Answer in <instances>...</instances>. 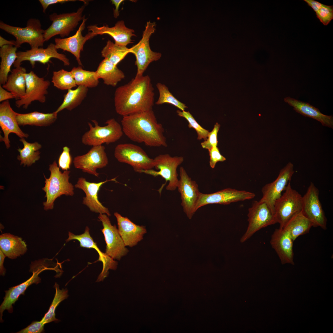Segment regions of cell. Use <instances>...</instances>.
<instances>
[{
    "label": "cell",
    "instance_id": "cell-1",
    "mask_svg": "<svg viewBox=\"0 0 333 333\" xmlns=\"http://www.w3.org/2000/svg\"><path fill=\"white\" fill-rule=\"evenodd\" d=\"M154 88L149 75L135 76L128 83L115 90V110L123 116L152 109Z\"/></svg>",
    "mask_w": 333,
    "mask_h": 333
},
{
    "label": "cell",
    "instance_id": "cell-2",
    "mask_svg": "<svg viewBox=\"0 0 333 333\" xmlns=\"http://www.w3.org/2000/svg\"><path fill=\"white\" fill-rule=\"evenodd\" d=\"M123 133L132 141L150 147H166L164 130L152 110L123 116Z\"/></svg>",
    "mask_w": 333,
    "mask_h": 333
},
{
    "label": "cell",
    "instance_id": "cell-3",
    "mask_svg": "<svg viewBox=\"0 0 333 333\" xmlns=\"http://www.w3.org/2000/svg\"><path fill=\"white\" fill-rule=\"evenodd\" d=\"M49 170L50 176L47 178L44 175L45 184L42 188L45 193V197L47 198L46 201L43 203L45 210L52 209L55 200L61 195L72 196L74 194V186L69 182L70 171L62 172L56 161L49 165Z\"/></svg>",
    "mask_w": 333,
    "mask_h": 333
},
{
    "label": "cell",
    "instance_id": "cell-4",
    "mask_svg": "<svg viewBox=\"0 0 333 333\" xmlns=\"http://www.w3.org/2000/svg\"><path fill=\"white\" fill-rule=\"evenodd\" d=\"M92 121L94 126L88 122L89 130L82 137V142L85 145L94 146L104 143L109 144L116 142L122 136L123 132L121 125L114 118L107 120L105 123L107 125L103 126H100L96 120Z\"/></svg>",
    "mask_w": 333,
    "mask_h": 333
},
{
    "label": "cell",
    "instance_id": "cell-5",
    "mask_svg": "<svg viewBox=\"0 0 333 333\" xmlns=\"http://www.w3.org/2000/svg\"><path fill=\"white\" fill-rule=\"evenodd\" d=\"M154 168L158 170L152 169L142 171L141 173H144L154 177L161 176L165 180V183L159 189L160 194L164 187L168 182L166 187V190L174 191L177 188L179 179L177 169L178 166L183 161L182 156L172 157L168 154H161L154 159Z\"/></svg>",
    "mask_w": 333,
    "mask_h": 333
},
{
    "label": "cell",
    "instance_id": "cell-6",
    "mask_svg": "<svg viewBox=\"0 0 333 333\" xmlns=\"http://www.w3.org/2000/svg\"><path fill=\"white\" fill-rule=\"evenodd\" d=\"M0 28L15 38L16 47L18 48L24 43H28L31 48L42 47L45 42L44 30L42 29L40 21L37 19H29L24 27L10 26L1 21Z\"/></svg>",
    "mask_w": 333,
    "mask_h": 333
},
{
    "label": "cell",
    "instance_id": "cell-7",
    "mask_svg": "<svg viewBox=\"0 0 333 333\" xmlns=\"http://www.w3.org/2000/svg\"><path fill=\"white\" fill-rule=\"evenodd\" d=\"M284 191L274 205L275 217L280 228H282L290 219L301 212L302 207V196L292 187L290 182Z\"/></svg>",
    "mask_w": 333,
    "mask_h": 333
},
{
    "label": "cell",
    "instance_id": "cell-8",
    "mask_svg": "<svg viewBox=\"0 0 333 333\" xmlns=\"http://www.w3.org/2000/svg\"><path fill=\"white\" fill-rule=\"evenodd\" d=\"M114 156L118 162L129 165L137 172L141 173L142 171L154 168V159L149 157L141 147L134 144L117 145L115 149Z\"/></svg>",
    "mask_w": 333,
    "mask_h": 333
},
{
    "label": "cell",
    "instance_id": "cell-9",
    "mask_svg": "<svg viewBox=\"0 0 333 333\" xmlns=\"http://www.w3.org/2000/svg\"><path fill=\"white\" fill-rule=\"evenodd\" d=\"M155 22L147 21L142 39L137 44L129 48L130 53L133 54L136 58L135 64L137 70L136 76H143L149 64L158 60L161 56L160 53L152 51L149 45L150 38L155 31Z\"/></svg>",
    "mask_w": 333,
    "mask_h": 333
},
{
    "label": "cell",
    "instance_id": "cell-10",
    "mask_svg": "<svg viewBox=\"0 0 333 333\" xmlns=\"http://www.w3.org/2000/svg\"><path fill=\"white\" fill-rule=\"evenodd\" d=\"M87 4L84 3L76 12L59 14L53 13L50 15L49 19L52 23L48 28L44 30L45 42L48 41L57 35H60L62 38L68 36L80 21L82 20L84 17L82 16V14Z\"/></svg>",
    "mask_w": 333,
    "mask_h": 333
},
{
    "label": "cell",
    "instance_id": "cell-11",
    "mask_svg": "<svg viewBox=\"0 0 333 333\" xmlns=\"http://www.w3.org/2000/svg\"><path fill=\"white\" fill-rule=\"evenodd\" d=\"M247 229L240 239L244 243L261 229L277 223L274 214L265 203L254 201L248 209Z\"/></svg>",
    "mask_w": 333,
    "mask_h": 333
},
{
    "label": "cell",
    "instance_id": "cell-12",
    "mask_svg": "<svg viewBox=\"0 0 333 333\" xmlns=\"http://www.w3.org/2000/svg\"><path fill=\"white\" fill-rule=\"evenodd\" d=\"M319 191L311 182L302 196L301 213L312 223L313 227L327 228V219L319 197Z\"/></svg>",
    "mask_w": 333,
    "mask_h": 333
},
{
    "label": "cell",
    "instance_id": "cell-13",
    "mask_svg": "<svg viewBox=\"0 0 333 333\" xmlns=\"http://www.w3.org/2000/svg\"><path fill=\"white\" fill-rule=\"evenodd\" d=\"M26 89L25 96L22 99L16 100L15 106L18 108L22 106L27 109L33 101H37L41 103L46 101V95L50 84V81L40 77L34 72L31 71L25 74Z\"/></svg>",
    "mask_w": 333,
    "mask_h": 333
},
{
    "label": "cell",
    "instance_id": "cell-14",
    "mask_svg": "<svg viewBox=\"0 0 333 333\" xmlns=\"http://www.w3.org/2000/svg\"><path fill=\"white\" fill-rule=\"evenodd\" d=\"M180 179L177 188L180 194L181 205L187 217L191 219L195 214L200 192L195 181L187 175L183 167L179 169Z\"/></svg>",
    "mask_w": 333,
    "mask_h": 333
},
{
    "label": "cell",
    "instance_id": "cell-15",
    "mask_svg": "<svg viewBox=\"0 0 333 333\" xmlns=\"http://www.w3.org/2000/svg\"><path fill=\"white\" fill-rule=\"evenodd\" d=\"M102 222L103 234L106 245L105 253L114 260H120L128 253L124 242L115 225H113L108 216L105 214H100L98 216Z\"/></svg>",
    "mask_w": 333,
    "mask_h": 333
},
{
    "label": "cell",
    "instance_id": "cell-16",
    "mask_svg": "<svg viewBox=\"0 0 333 333\" xmlns=\"http://www.w3.org/2000/svg\"><path fill=\"white\" fill-rule=\"evenodd\" d=\"M17 59L13 64L15 68L20 66L22 62L28 61L32 68H34L35 62H39L45 64L52 58H56L62 61L65 66H68L70 64L69 60L66 56L58 53L55 44L52 43L46 48L42 47L31 48L25 51L17 52Z\"/></svg>",
    "mask_w": 333,
    "mask_h": 333
},
{
    "label": "cell",
    "instance_id": "cell-17",
    "mask_svg": "<svg viewBox=\"0 0 333 333\" xmlns=\"http://www.w3.org/2000/svg\"><path fill=\"white\" fill-rule=\"evenodd\" d=\"M294 172L293 163L289 162L280 170L274 181L265 184L262 188V196L260 201L266 203L274 214V203L281 196L282 192L290 182Z\"/></svg>",
    "mask_w": 333,
    "mask_h": 333
},
{
    "label": "cell",
    "instance_id": "cell-18",
    "mask_svg": "<svg viewBox=\"0 0 333 333\" xmlns=\"http://www.w3.org/2000/svg\"><path fill=\"white\" fill-rule=\"evenodd\" d=\"M255 194L245 190L226 188L210 194L200 192L196 207L197 211L202 206L211 204L227 205L231 203L253 199Z\"/></svg>",
    "mask_w": 333,
    "mask_h": 333
},
{
    "label": "cell",
    "instance_id": "cell-19",
    "mask_svg": "<svg viewBox=\"0 0 333 333\" xmlns=\"http://www.w3.org/2000/svg\"><path fill=\"white\" fill-rule=\"evenodd\" d=\"M104 146L101 145L92 146L86 154L74 157L73 163L76 168L98 177L97 170L105 167L108 159Z\"/></svg>",
    "mask_w": 333,
    "mask_h": 333
},
{
    "label": "cell",
    "instance_id": "cell-20",
    "mask_svg": "<svg viewBox=\"0 0 333 333\" xmlns=\"http://www.w3.org/2000/svg\"><path fill=\"white\" fill-rule=\"evenodd\" d=\"M116 178L109 180L95 183L87 181L84 177H80L75 184V188L83 191L85 196L83 199L82 203L86 206L92 212L100 214H106L108 216H111L108 209L104 206L99 201L98 194L101 186L104 183L110 181H116Z\"/></svg>",
    "mask_w": 333,
    "mask_h": 333
},
{
    "label": "cell",
    "instance_id": "cell-21",
    "mask_svg": "<svg viewBox=\"0 0 333 333\" xmlns=\"http://www.w3.org/2000/svg\"><path fill=\"white\" fill-rule=\"evenodd\" d=\"M89 230V228L87 226L84 232L80 235H75L69 232L68 237L66 241L67 242L72 240H77L80 242L81 247L94 249L97 251L99 255L98 261H101L103 265L102 271L96 281V282H99L103 281L108 276L109 269L116 270L118 263L110 257L101 251L90 236Z\"/></svg>",
    "mask_w": 333,
    "mask_h": 333
},
{
    "label": "cell",
    "instance_id": "cell-22",
    "mask_svg": "<svg viewBox=\"0 0 333 333\" xmlns=\"http://www.w3.org/2000/svg\"><path fill=\"white\" fill-rule=\"evenodd\" d=\"M17 113L10 106L9 100L3 101L0 104V126L4 137L0 136V141L3 142L6 147H10L9 135L14 133L20 138H27L29 135L23 132L20 129L16 119Z\"/></svg>",
    "mask_w": 333,
    "mask_h": 333
},
{
    "label": "cell",
    "instance_id": "cell-23",
    "mask_svg": "<svg viewBox=\"0 0 333 333\" xmlns=\"http://www.w3.org/2000/svg\"><path fill=\"white\" fill-rule=\"evenodd\" d=\"M45 266L39 265L34 270L31 267L30 270L32 271L33 274L25 282L16 286L10 287L9 290L5 291V295L3 298V301L0 306V322H3L2 319L3 313L5 310L9 313L13 312L12 305L18 300L20 295L24 294V292L27 288L33 284H37L41 282V279L39 274L43 271L50 269Z\"/></svg>",
    "mask_w": 333,
    "mask_h": 333
},
{
    "label": "cell",
    "instance_id": "cell-24",
    "mask_svg": "<svg viewBox=\"0 0 333 333\" xmlns=\"http://www.w3.org/2000/svg\"><path fill=\"white\" fill-rule=\"evenodd\" d=\"M87 19L84 16L82 22L74 35L67 38H56L55 39L56 48L71 53L76 57L79 66H81L83 65L80 60V52L83 51L84 46L86 41L93 38L90 32L84 36L82 35Z\"/></svg>",
    "mask_w": 333,
    "mask_h": 333
},
{
    "label": "cell",
    "instance_id": "cell-25",
    "mask_svg": "<svg viewBox=\"0 0 333 333\" xmlns=\"http://www.w3.org/2000/svg\"><path fill=\"white\" fill-rule=\"evenodd\" d=\"M294 242L289 233L283 228L276 229L271 236L270 245L283 265H294Z\"/></svg>",
    "mask_w": 333,
    "mask_h": 333
},
{
    "label": "cell",
    "instance_id": "cell-26",
    "mask_svg": "<svg viewBox=\"0 0 333 333\" xmlns=\"http://www.w3.org/2000/svg\"><path fill=\"white\" fill-rule=\"evenodd\" d=\"M87 28L91 31L93 37L99 35L108 34L114 39L115 44L122 46H126L132 43L131 38L136 36L134 30L127 27L123 20L118 21L112 27L106 26L98 27L93 25L88 26Z\"/></svg>",
    "mask_w": 333,
    "mask_h": 333
},
{
    "label": "cell",
    "instance_id": "cell-27",
    "mask_svg": "<svg viewBox=\"0 0 333 333\" xmlns=\"http://www.w3.org/2000/svg\"><path fill=\"white\" fill-rule=\"evenodd\" d=\"M114 214L117 219L119 232L125 246L132 247L137 245L147 232L145 226L135 224L117 212Z\"/></svg>",
    "mask_w": 333,
    "mask_h": 333
},
{
    "label": "cell",
    "instance_id": "cell-28",
    "mask_svg": "<svg viewBox=\"0 0 333 333\" xmlns=\"http://www.w3.org/2000/svg\"><path fill=\"white\" fill-rule=\"evenodd\" d=\"M284 101L297 112L305 116L314 119L324 126L333 128V117L324 115L317 108L309 103L302 101L290 97L284 98Z\"/></svg>",
    "mask_w": 333,
    "mask_h": 333
},
{
    "label": "cell",
    "instance_id": "cell-29",
    "mask_svg": "<svg viewBox=\"0 0 333 333\" xmlns=\"http://www.w3.org/2000/svg\"><path fill=\"white\" fill-rule=\"evenodd\" d=\"M8 75L5 84L2 87L11 92L14 98L18 100L23 97L26 93L25 68L21 66L13 69Z\"/></svg>",
    "mask_w": 333,
    "mask_h": 333
},
{
    "label": "cell",
    "instance_id": "cell-30",
    "mask_svg": "<svg viewBox=\"0 0 333 333\" xmlns=\"http://www.w3.org/2000/svg\"><path fill=\"white\" fill-rule=\"evenodd\" d=\"M0 247L6 257L14 259L27 252V245L21 238L5 233L0 236Z\"/></svg>",
    "mask_w": 333,
    "mask_h": 333
},
{
    "label": "cell",
    "instance_id": "cell-31",
    "mask_svg": "<svg viewBox=\"0 0 333 333\" xmlns=\"http://www.w3.org/2000/svg\"><path fill=\"white\" fill-rule=\"evenodd\" d=\"M96 72L98 78L102 79L104 84L113 87L125 77L121 70L105 58L100 62Z\"/></svg>",
    "mask_w": 333,
    "mask_h": 333
},
{
    "label": "cell",
    "instance_id": "cell-32",
    "mask_svg": "<svg viewBox=\"0 0 333 333\" xmlns=\"http://www.w3.org/2000/svg\"><path fill=\"white\" fill-rule=\"evenodd\" d=\"M55 111L49 113H43L37 111L26 113H17L16 119L19 126L26 125L46 126L54 123L57 118Z\"/></svg>",
    "mask_w": 333,
    "mask_h": 333
},
{
    "label": "cell",
    "instance_id": "cell-33",
    "mask_svg": "<svg viewBox=\"0 0 333 333\" xmlns=\"http://www.w3.org/2000/svg\"><path fill=\"white\" fill-rule=\"evenodd\" d=\"M312 227V222L300 212L290 219L282 228L288 232L294 241L299 236L308 233Z\"/></svg>",
    "mask_w": 333,
    "mask_h": 333
},
{
    "label": "cell",
    "instance_id": "cell-34",
    "mask_svg": "<svg viewBox=\"0 0 333 333\" xmlns=\"http://www.w3.org/2000/svg\"><path fill=\"white\" fill-rule=\"evenodd\" d=\"M12 45H5L0 48V84L3 85L6 81L11 67L16 60L17 47Z\"/></svg>",
    "mask_w": 333,
    "mask_h": 333
},
{
    "label": "cell",
    "instance_id": "cell-35",
    "mask_svg": "<svg viewBox=\"0 0 333 333\" xmlns=\"http://www.w3.org/2000/svg\"><path fill=\"white\" fill-rule=\"evenodd\" d=\"M19 141L23 145V147L17 149L19 153L17 158L20 161V165L29 166H31L40 158V152L39 150L42 147L41 145L37 142L29 143L27 142L24 138H21Z\"/></svg>",
    "mask_w": 333,
    "mask_h": 333
},
{
    "label": "cell",
    "instance_id": "cell-36",
    "mask_svg": "<svg viewBox=\"0 0 333 333\" xmlns=\"http://www.w3.org/2000/svg\"><path fill=\"white\" fill-rule=\"evenodd\" d=\"M88 88L78 86L75 89H69L65 95L63 101L55 112L58 113L66 109L71 111L79 106L86 97Z\"/></svg>",
    "mask_w": 333,
    "mask_h": 333
},
{
    "label": "cell",
    "instance_id": "cell-37",
    "mask_svg": "<svg viewBox=\"0 0 333 333\" xmlns=\"http://www.w3.org/2000/svg\"><path fill=\"white\" fill-rule=\"evenodd\" d=\"M129 53V48L126 46L117 45L109 40L101 51L102 57L116 66Z\"/></svg>",
    "mask_w": 333,
    "mask_h": 333
},
{
    "label": "cell",
    "instance_id": "cell-38",
    "mask_svg": "<svg viewBox=\"0 0 333 333\" xmlns=\"http://www.w3.org/2000/svg\"><path fill=\"white\" fill-rule=\"evenodd\" d=\"M77 85L82 86L88 88H93L98 86L99 79L96 71L84 70L82 66L73 67L70 71Z\"/></svg>",
    "mask_w": 333,
    "mask_h": 333
},
{
    "label": "cell",
    "instance_id": "cell-39",
    "mask_svg": "<svg viewBox=\"0 0 333 333\" xmlns=\"http://www.w3.org/2000/svg\"><path fill=\"white\" fill-rule=\"evenodd\" d=\"M54 287L56 290L54 299L48 311L41 320L44 324L59 320L55 317V312L56 308L61 302L67 299L69 296L67 289L63 288L60 290L59 285L56 282L55 283Z\"/></svg>",
    "mask_w": 333,
    "mask_h": 333
},
{
    "label": "cell",
    "instance_id": "cell-40",
    "mask_svg": "<svg viewBox=\"0 0 333 333\" xmlns=\"http://www.w3.org/2000/svg\"><path fill=\"white\" fill-rule=\"evenodd\" d=\"M51 82L55 87L61 90H68L77 86L71 72L64 69L53 72Z\"/></svg>",
    "mask_w": 333,
    "mask_h": 333
},
{
    "label": "cell",
    "instance_id": "cell-41",
    "mask_svg": "<svg viewBox=\"0 0 333 333\" xmlns=\"http://www.w3.org/2000/svg\"><path fill=\"white\" fill-rule=\"evenodd\" d=\"M315 12L317 17L325 25L333 18V6L322 4L314 0H304Z\"/></svg>",
    "mask_w": 333,
    "mask_h": 333
},
{
    "label": "cell",
    "instance_id": "cell-42",
    "mask_svg": "<svg viewBox=\"0 0 333 333\" xmlns=\"http://www.w3.org/2000/svg\"><path fill=\"white\" fill-rule=\"evenodd\" d=\"M156 86L159 92V97L155 104L157 105L168 103L176 107L182 111L187 108L186 105L180 102L170 92L168 87L165 84L158 83Z\"/></svg>",
    "mask_w": 333,
    "mask_h": 333
},
{
    "label": "cell",
    "instance_id": "cell-43",
    "mask_svg": "<svg viewBox=\"0 0 333 333\" xmlns=\"http://www.w3.org/2000/svg\"><path fill=\"white\" fill-rule=\"evenodd\" d=\"M178 115L184 118L188 122V127L189 128L194 129L196 132L198 140L203 139L206 140L209 133V130L202 127L196 121L193 116L189 111H181L177 110L176 111Z\"/></svg>",
    "mask_w": 333,
    "mask_h": 333
},
{
    "label": "cell",
    "instance_id": "cell-44",
    "mask_svg": "<svg viewBox=\"0 0 333 333\" xmlns=\"http://www.w3.org/2000/svg\"><path fill=\"white\" fill-rule=\"evenodd\" d=\"M220 127V125L218 123L215 125L212 130L209 132L207 139L201 144L203 148L208 150L213 147L217 146L218 143L217 134Z\"/></svg>",
    "mask_w": 333,
    "mask_h": 333
},
{
    "label": "cell",
    "instance_id": "cell-45",
    "mask_svg": "<svg viewBox=\"0 0 333 333\" xmlns=\"http://www.w3.org/2000/svg\"><path fill=\"white\" fill-rule=\"evenodd\" d=\"M70 148L67 146L63 148V150L58 160L59 167L62 170L67 171L70 168L72 162Z\"/></svg>",
    "mask_w": 333,
    "mask_h": 333
},
{
    "label": "cell",
    "instance_id": "cell-46",
    "mask_svg": "<svg viewBox=\"0 0 333 333\" xmlns=\"http://www.w3.org/2000/svg\"><path fill=\"white\" fill-rule=\"evenodd\" d=\"M210 156L209 165L212 168H215L216 163L219 162L225 161L226 158L220 153L217 146H215L208 150Z\"/></svg>",
    "mask_w": 333,
    "mask_h": 333
},
{
    "label": "cell",
    "instance_id": "cell-47",
    "mask_svg": "<svg viewBox=\"0 0 333 333\" xmlns=\"http://www.w3.org/2000/svg\"><path fill=\"white\" fill-rule=\"evenodd\" d=\"M44 324L41 321H34L17 333H40L44 330Z\"/></svg>",
    "mask_w": 333,
    "mask_h": 333
},
{
    "label": "cell",
    "instance_id": "cell-48",
    "mask_svg": "<svg viewBox=\"0 0 333 333\" xmlns=\"http://www.w3.org/2000/svg\"><path fill=\"white\" fill-rule=\"evenodd\" d=\"M74 0H39L43 8V12L45 13L48 7L50 5L56 3H63L69 2H73Z\"/></svg>",
    "mask_w": 333,
    "mask_h": 333
},
{
    "label": "cell",
    "instance_id": "cell-49",
    "mask_svg": "<svg viewBox=\"0 0 333 333\" xmlns=\"http://www.w3.org/2000/svg\"><path fill=\"white\" fill-rule=\"evenodd\" d=\"M14 98L13 94L4 88L0 85V102L3 101L10 99Z\"/></svg>",
    "mask_w": 333,
    "mask_h": 333
},
{
    "label": "cell",
    "instance_id": "cell-50",
    "mask_svg": "<svg viewBox=\"0 0 333 333\" xmlns=\"http://www.w3.org/2000/svg\"><path fill=\"white\" fill-rule=\"evenodd\" d=\"M6 257V255L0 249V273L1 275L3 276L5 275L6 272V269L4 268L3 265Z\"/></svg>",
    "mask_w": 333,
    "mask_h": 333
},
{
    "label": "cell",
    "instance_id": "cell-51",
    "mask_svg": "<svg viewBox=\"0 0 333 333\" xmlns=\"http://www.w3.org/2000/svg\"><path fill=\"white\" fill-rule=\"evenodd\" d=\"M123 0H111L112 4H114L115 7V9H113V15L115 18H117L119 15V7L121 3Z\"/></svg>",
    "mask_w": 333,
    "mask_h": 333
},
{
    "label": "cell",
    "instance_id": "cell-52",
    "mask_svg": "<svg viewBox=\"0 0 333 333\" xmlns=\"http://www.w3.org/2000/svg\"><path fill=\"white\" fill-rule=\"evenodd\" d=\"M6 45H12L16 46V43L15 41L8 40L5 39L1 36H0V47H2L3 46Z\"/></svg>",
    "mask_w": 333,
    "mask_h": 333
}]
</instances>
